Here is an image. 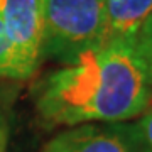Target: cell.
<instances>
[{
	"label": "cell",
	"instance_id": "cell-1",
	"mask_svg": "<svg viewBox=\"0 0 152 152\" xmlns=\"http://www.w3.org/2000/svg\"><path fill=\"white\" fill-rule=\"evenodd\" d=\"M152 86L129 39H108L53 71L39 85V117L49 127L118 124L140 117Z\"/></svg>",
	"mask_w": 152,
	"mask_h": 152
},
{
	"label": "cell",
	"instance_id": "cell-2",
	"mask_svg": "<svg viewBox=\"0 0 152 152\" xmlns=\"http://www.w3.org/2000/svg\"><path fill=\"white\" fill-rule=\"evenodd\" d=\"M108 41L105 0H44L41 58L69 64Z\"/></svg>",
	"mask_w": 152,
	"mask_h": 152
},
{
	"label": "cell",
	"instance_id": "cell-3",
	"mask_svg": "<svg viewBox=\"0 0 152 152\" xmlns=\"http://www.w3.org/2000/svg\"><path fill=\"white\" fill-rule=\"evenodd\" d=\"M0 17L10 42L17 80L29 78L41 61L44 0H0Z\"/></svg>",
	"mask_w": 152,
	"mask_h": 152
},
{
	"label": "cell",
	"instance_id": "cell-4",
	"mask_svg": "<svg viewBox=\"0 0 152 152\" xmlns=\"http://www.w3.org/2000/svg\"><path fill=\"white\" fill-rule=\"evenodd\" d=\"M42 152H149L134 124H85L56 134Z\"/></svg>",
	"mask_w": 152,
	"mask_h": 152
},
{
	"label": "cell",
	"instance_id": "cell-5",
	"mask_svg": "<svg viewBox=\"0 0 152 152\" xmlns=\"http://www.w3.org/2000/svg\"><path fill=\"white\" fill-rule=\"evenodd\" d=\"M108 39H130L152 15V0H105Z\"/></svg>",
	"mask_w": 152,
	"mask_h": 152
},
{
	"label": "cell",
	"instance_id": "cell-6",
	"mask_svg": "<svg viewBox=\"0 0 152 152\" xmlns=\"http://www.w3.org/2000/svg\"><path fill=\"white\" fill-rule=\"evenodd\" d=\"M129 41L135 51L137 58L140 59L147 80L152 86V15L142 24V27Z\"/></svg>",
	"mask_w": 152,
	"mask_h": 152
},
{
	"label": "cell",
	"instance_id": "cell-7",
	"mask_svg": "<svg viewBox=\"0 0 152 152\" xmlns=\"http://www.w3.org/2000/svg\"><path fill=\"white\" fill-rule=\"evenodd\" d=\"M0 78H14V80H17L14 59H12L10 42L7 39L2 17H0Z\"/></svg>",
	"mask_w": 152,
	"mask_h": 152
},
{
	"label": "cell",
	"instance_id": "cell-8",
	"mask_svg": "<svg viewBox=\"0 0 152 152\" xmlns=\"http://www.w3.org/2000/svg\"><path fill=\"white\" fill-rule=\"evenodd\" d=\"M135 125H137V130H139V134L142 137V140H144V144L147 147V151L152 152V103L140 115V120H137Z\"/></svg>",
	"mask_w": 152,
	"mask_h": 152
},
{
	"label": "cell",
	"instance_id": "cell-9",
	"mask_svg": "<svg viewBox=\"0 0 152 152\" xmlns=\"http://www.w3.org/2000/svg\"><path fill=\"white\" fill-rule=\"evenodd\" d=\"M7 147V129H5V122L0 117V152H5Z\"/></svg>",
	"mask_w": 152,
	"mask_h": 152
}]
</instances>
